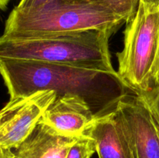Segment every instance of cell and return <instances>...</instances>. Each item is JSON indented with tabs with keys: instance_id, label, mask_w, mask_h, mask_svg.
Returning a JSON list of instances; mask_svg holds the SVG:
<instances>
[{
	"instance_id": "6da1fadb",
	"label": "cell",
	"mask_w": 159,
	"mask_h": 158,
	"mask_svg": "<svg viewBox=\"0 0 159 158\" xmlns=\"http://www.w3.org/2000/svg\"><path fill=\"white\" fill-rule=\"evenodd\" d=\"M0 74L10 99L40 91L59 96L78 95L97 116L107 114L123 98L134 93L116 71L83 68L36 60H0Z\"/></svg>"
},
{
	"instance_id": "7a4b0ae2",
	"label": "cell",
	"mask_w": 159,
	"mask_h": 158,
	"mask_svg": "<svg viewBox=\"0 0 159 158\" xmlns=\"http://www.w3.org/2000/svg\"><path fill=\"white\" fill-rule=\"evenodd\" d=\"M113 33L88 30L26 37H0V60H36L115 71L109 40Z\"/></svg>"
},
{
	"instance_id": "3957f363",
	"label": "cell",
	"mask_w": 159,
	"mask_h": 158,
	"mask_svg": "<svg viewBox=\"0 0 159 158\" xmlns=\"http://www.w3.org/2000/svg\"><path fill=\"white\" fill-rule=\"evenodd\" d=\"M125 23L109 8L85 0H50L31 9L14 8L2 35L26 37L88 30L115 33Z\"/></svg>"
},
{
	"instance_id": "277c9868",
	"label": "cell",
	"mask_w": 159,
	"mask_h": 158,
	"mask_svg": "<svg viewBox=\"0 0 159 158\" xmlns=\"http://www.w3.org/2000/svg\"><path fill=\"white\" fill-rule=\"evenodd\" d=\"M158 24L159 4L147 6L140 2L124 31V48L116 54L118 74L136 94L152 87L150 71L156 54Z\"/></svg>"
},
{
	"instance_id": "5b68a950",
	"label": "cell",
	"mask_w": 159,
	"mask_h": 158,
	"mask_svg": "<svg viewBox=\"0 0 159 158\" xmlns=\"http://www.w3.org/2000/svg\"><path fill=\"white\" fill-rule=\"evenodd\" d=\"M134 158H159V123L138 94L123 98L113 110Z\"/></svg>"
},
{
	"instance_id": "8992f818",
	"label": "cell",
	"mask_w": 159,
	"mask_h": 158,
	"mask_svg": "<svg viewBox=\"0 0 159 158\" xmlns=\"http://www.w3.org/2000/svg\"><path fill=\"white\" fill-rule=\"evenodd\" d=\"M57 98L53 91H40L9 99L0 109V147L15 150L20 147Z\"/></svg>"
},
{
	"instance_id": "52a82bcc",
	"label": "cell",
	"mask_w": 159,
	"mask_h": 158,
	"mask_svg": "<svg viewBox=\"0 0 159 158\" xmlns=\"http://www.w3.org/2000/svg\"><path fill=\"white\" fill-rule=\"evenodd\" d=\"M95 118L96 115L85 99L68 94L56 98L40 122L61 134L80 138Z\"/></svg>"
},
{
	"instance_id": "ba28073f",
	"label": "cell",
	"mask_w": 159,
	"mask_h": 158,
	"mask_svg": "<svg viewBox=\"0 0 159 158\" xmlns=\"http://www.w3.org/2000/svg\"><path fill=\"white\" fill-rule=\"evenodd\" d=\"M84 135L96 141L99 158H134L127 137L113 111L96 116Z\"/></svg>"
},
{
	"instance_id": "9c48e42d",
	"label": "cell",
	"mask_w": 159,
	"mask_h": 158,
	"mask_svg": "<svg viewBox=\"0 0 159 158\" xmlns=\"http://www.w3.org/2000/svg\"><path fill=\"white\" fill-rule=\"evenodd\" d=\"M78 139L61 134L40 121L29 137L15 149L12 158H66Z\"/></svg>"
},
{
	"instance_id": "30bf717a",
	"label": "cell",
	"mask_w": 159,
	"mask_h": 158,
	"mask_svg": "<svg viewBox=\"0 0 159 158\" xmlns=\"http://www.w3.org/2000/svg\"><path fill=\"white\" fill-rule=\"evenodd\" d=\"M99 3L109 8L124 18L125 23L131 21L138 11L141 0H85Z\"/></svg>"
},
{
	"instance_id": "8fae6325",
	"label": "cell",
	"mask_w": 159,
	"mask_h": 158,
	"mask_svg": "<svg viewBox=\"0 0 159 158\" xmlns=\"http://www.w3.org/2000/svg\"><path fill=\"white\" fill-rule=\"evenodd\" d=\"M95 153H96V141L84 135L71 146L66 158H91Z\"/></svg>"
},
{
	"instance_id": "7c38bea8",
	"label": "cell",
	"mask_w": 159,
	"mask_h": 158,
	"mask_svg": "<svg viewBox=\"0 0 159 158\" xmlns=\"http://www.w3.org/2000/svg\"><path fill=\"white\" fill-rule=\"evenodd\" d=\"M138 95L141 96L148 104L155 119L159 122V84L152 86L148 91L141 93Z\"/></svg>"
},
{
	"instance_id": "4fadbf2b",
	"label": "cell",
	"mask_w": 159,
	"mask_h": 158,
	"mask_svg": "<svg viewBox=\"0 0 159 158\" xmlns=\"http://www.w3.org/2000/svg\"><path fill=\"white\" fill-rule=\"evenodd\" d=\"M150 79L152 85L153 86L159 84V24L158 29V40H157V49L155 60L150 71Z\"/></svg>"
},
{
	"instance_id": "5bb4252c",
	"label": "cell",
	"mask_w": 159,
	"mask_h": 158,
	"mask_svg": "<svg viewBox=\"0 0 159 158\" xmlns=\"http://www.w3.org/2000/svg\"><path fill=\"white\" fill-rule=\"evenodd\" d=\"M50 0H20V3L15 8L18 9H31L45 4Z\"/></svg>"
},
{
	"instance_id": "9a60e30c",
	"label": "cell",
	"mask_w": 159,
	"mask_h": 158,
	"mask_svg": "<svg viewBox=\"0 0 159 158\" xmlns=\"http://www.w3.org/2000/svg\"><path fill=\"white\" fill-rule=\"evenodd\" d=\"M14 156V151L10 149L0 147V158H12Z\"/></svg>"
},
{
	"instance_id": "2e32d148",
	"label": "cell",
	"mask_w": 159,
	"mask_h": 158,
	"mask_svg": "<svg viewBox=\"0 0 159 158\" xmlns=\"http://www.w3.org/2000/svg\"><path fill=\"white\" fill-rule=\"evenodd\" d=\"M140 2L142 3L144 6H158L159 4V0H141Z\"/></svg>"
},
{
	"instance_id": "e0dca14e",
	"label": "cell",
	"mask_w": 159,
	"mask_h": 158,
	"mask_svg": "<svg viewBox=\"0 0 159 158\" xmlns=\"http://www.w3.org/2000/svg\"><path fill=\"white\" fill-rule=\"evenodd\" d=\"M9 0H0V10L6 9Z\"/></svg>"
}]
</instances>
